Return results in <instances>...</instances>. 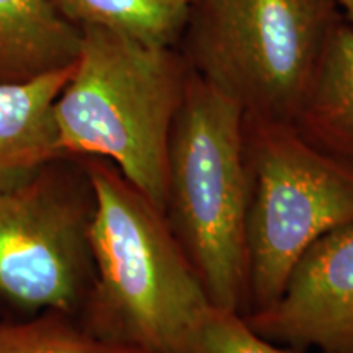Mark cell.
I'll list each match as a JSON object with an SVG mask.
<instances>
[{
  "label": "cell",
  "instance_id": "obj_13",
  "mask_svg": "<svg viewBox=\"0 0 353 353\" xmlns=\"http://www.w3.org/2000/svg\"><path fill=\"white\" fill-rule=\"evenodd\" d=\"M188 353H306L255 332L244 314L211 306L198 325Z\"/></svg>",
  "mask_w": 353,
  "mask_h": 353
},
{
  "label": "cell",
  "instance_id": "obj_7",
  "mask_svg": "<svg viewBox=\"0 0 353 353\" xmlns=\"http://www.w3.org/2000/svg\"><path fill=\"white\" fill-rule=\"evenodd\" d=\"M244 317L280 345L353 353V224L317 239L294 263L280 296Z\"/></svg>",
  "mask_w": 353,
  "mask_h": 353
},
{
  "label": "cell",
  "instance_id": "obj_8",
  "mask_svg": "<svg viewBox=\"0 0 353 353\" xmlns=\"http://www.w3.org/2000/svg\"><path fill=\"white\" fill-rule=\"evenodd\" d=\"M74 65L26 82H0V190L15 187L54 159V105Z\"/></svg>",
  "mask_w": 353,
  "mask_h": 353
},
{
  "label": "cell",
  "instance_id": "obj_4",
  "mask_svg": "<svg viewBox=\"0 0 353 353\" xmlns=\"http://www.w3.org/2000/svg\"><path fill=\"white\" fill-rule=\"evenodd\" d=\"M342 19L334 0H193L176 48L244 114L291 123Z\"/></svg>",
  "mask_w": 353,
  "mask_h": 353
},
{
  "label": "cell",
  "instance_id": "obj_9",
  "mask_svg": "<svg viewBox=\"0 0 353 353\" xmlns=\"http://www.w3.org/2000/svg\"><path fill=\"white\" fill-rule=\"evenodd\" d=\"M291 123L317 149L353 165V26L345 19L330 32Z\"/></svg>",
  "mask_w": 353,
  "mask_h": 353
},
{
  "label": "cell",
  "instance_id": "obj_1",
  "mask_svg": "<svg viewBox=\"0 0 353 353\" xmlns=\"http://www.w3.org/2000/svg\"><path fill=\"white\" fill-rule=\"evenodd\" d=\"M95 193L94 283L77 319L103 341L145 353H188L213 306L164 211L117 165L82 157Z\"/></svg>",
  "mask_w": 353,
  "mask_h": 353
},
{
  "label": "cell",
  "instance_id": "obj_5",
  "mask_svg": "<svg viewBox=\"0 0 353 353\" xmlns=\"http://www.w3.org/2000/svg\"><path fill=\"white\" fill-rule=\"evenodd\" d=\"M249 172V309L280 296L298 259L325 234L353 224V165L329 156L293 123L244 114ZM245 312V314H247Z\"/></svg>",
  "mask_w": 353,
  "mask_h": 353
},
{
  "label": "cell",
  "instance_id": "obj_6",
  "mask_svg": "<svg viewBox=\"0 0 353 353\" xmlns=\"http://www.w3.org/2000/svg\"><path fill=\"white\" fill-rule=\"evenodd\" d=\"M94 211L82 157L61 156L0 190V296L30 314L77 317L94 283Z\"/></svg>",
  "mask_w": 353,
  "mask_h": 353
},
{
  "label": "cell",
  "instance_id": "obj_2",
  "mask_svg": "<svg viewBox=\"0 0 353 353\" xmlns=\"http://www.w3.org/2000/svg\"><path fill=\"white\" fill-rule=\"evenodd\" d=\"M190 72L176 46L82 28L81 52L54 105L61 151L110 161L164 211L170 130Z\"/></svg>",
  "mask_w": 353,
  "mask_h": 353
},
{
  "label": "cell",
  "instance_id": "obj_14",
  "mask_svg": "<svg viewBox=\"0 0 353 353\" xmlns=\"http://www.w3.org/2000/svg\"><path fill=\"white\" fill-rule=\"evenodd\" d=\"M334 2L337 3L343 19L353 26V0H334Z\"/></svg>",
  "mask_w": 353,
  "mask_h": 353
},
{
  "label": "cell",
  "instance_id": "obj_3",
  "mask_svg": "<svg viewBox=\"0 0 353 353\" xmlns=\"http://www.w3.org/2000/svg\"><path fill=\"white\" fill-rule=\"evenodd\" d=\"M244 112L190 72L167 149L164 214L213 306L249 309Z\"/></svg>",
  "mask_w": 353,
  "mask_h": 353
},
{
  "label": "cell",
  "instance_id": "obj_15",
  "mask_svg": "<svg viewBox=\"0 0 353 353\" xmlns=\"http://www.w3.org/2000/svg\"><path fill=\"white\" fill-rule=\"evenodd\" d=\"M165 2H169L172 6L180 7V8H188L193 3V0H165Z\"/></svg>",
  "mask_w": 353,
  "mask_h": 353
},
{
  "label": "cell",
  "instance_id": "obj_12",
  "mask_svg": "<svg viewBox=\"0 0 353 353\" xmlns=\"http://www.w3.org/2000/svg\"><path fill=\"white\" fill-rule=\"evenodd\" d=\"M0 353H145L90 334L76 316L43 311L26 321H0Z\"/></svg>",
  "mask_w": 353,
  "mask_h": 353
},
{
  "label": "cell",
  "instance_id": "obj_10",
  "mask_svg": "<svg viewBox=\"0 0 353 353\" xmlns=\"http://www.w3.org/2000/svg\"><path fill=\"white\" fill-rule=\"evenodd\" d=\"M82 30L51 0H0V82H26L76 64Z\"/></svg>",
  "mask_w": 353,
  "mask_h": 353
},
{
  "label": "cell",
  "instance_id": "obj_11",
  "mask_svg": "<svg viewBox=\"0 0 353 353\" xmlns=\"http://www.w3.org/2000/svg\"><path fill=\"white\" fill-rule=\"evenodd\" d=\"M77 28H107L157 46H176L188 8L165 0H51Z\"/></svg>",
  "mask_w": 353,
  "mask_h": 353
}]
</instances>
